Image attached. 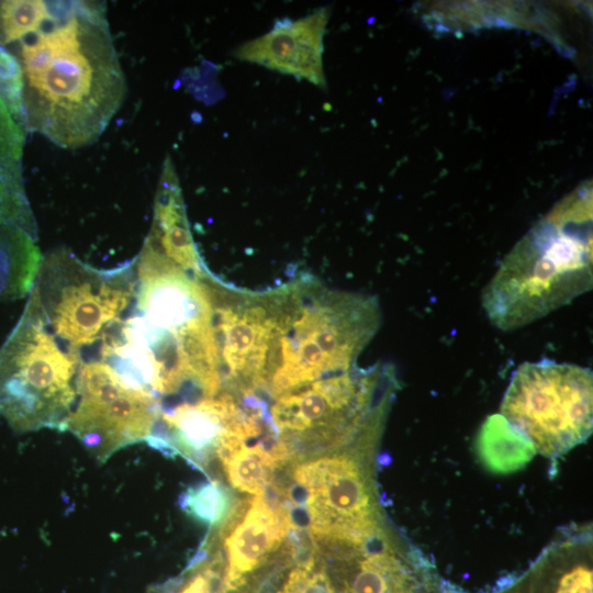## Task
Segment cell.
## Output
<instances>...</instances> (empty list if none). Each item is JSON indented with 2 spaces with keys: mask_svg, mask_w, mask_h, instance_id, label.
I'll list each match as a JSON object with an SVG mask.
<instances>
[{
  "mask_svg": "<svg viewBox=\"0 0 593 593\" xmlns=\"http://www.w3.org/2000/svg\"><path fill=\"white\" fill-rule=\"evenodd\" d=\"M105 13L97 1H45L34 25L3 46L21 69L27 132L80 148L121 108L126 82Z\"/></svg>",
  "mask_w": 593,
  "mask_h": 593,
  "instance_id": "6da1fadb",
  "label": "cell"
},
{
  "mask_svg": "<svg viewBox=\"0 0 593 593\" xmlns=\"http://www.w3.org/2000/svg\"><path fill=\"white\" fill-rule=\"evenodd\" d=\"M591 191H577L541 219L505 256L482 306L501 331L524 327L593 284Z\"/></svg>",
  "mask_w": 593,
  "mask_h": 593,
  "instance_id": "7a4b0ae2",
  "label": "cell"
},
{
  "mask_svg": "<svg viewBox=\"0 0 593 593\" xmlns=\"http://www.w3.org/2000/svg\"><path fill=\"white\" fill-rule=\"evenodd\" d=\"M82 363L49 328L36 292L0 347V415L19 433L61 430L77 399Z\"/></svg>",
  "mask_w": 593,
  "mask_h": 593,
  "instance_id": "3957f363",
  "label": "cell"
},
{
  "mask_svg": "<svg viewBox=\"0 0 593 593\" xmlns=\"http://www.w3.org/2000/svg\"><path fill=\"white\" fill-rule=\"evenodd\" d=\"M501 414L536 451L563 455L592 433V370L548 358L523 362L511 377Z\"/></svg>",
  "mask_w": 593,
  "mask_h": 593,
  "instance_id": "277c9868",
  "label": "cell"
},
{
  "mask_svg": "<svg viewBox=\"0 0 593 593\" xmlns=\"http://www.w3.org/2000/svg\"><path fill=\"white\" fill-rule=\"evenodd\" d=\"M32 289L54 335L80 351L122 320L134 302V261L120 268L97 269L59 248L43 257Z\"/></svg>",
  "mask_w": 593,
  "mask_h": 593,
  "instance_id": "5b68a950",
  "label": "cell"
},
{
  "mask_svg": "<svg viewBox=\"0 0 593 593\" xmlns=\"http://www.w3.org/2000/svg\"><path fill=\"white\" fill-rule=\"evenodd\" d=\"M291 528L305 527L312 542L337 552L363 550L377 534L370 495L358 465L325 456L296 466L282 490Z\"/></svg>",
  "mask_w": 593,
  "mask_h": 593,
  "instance_id": "8992f818",
  "label": "cell"
},
{
  "mask_svg": "<svg viewBox=\"0 0 593 593\" xmlns=\"http://www.w3.org/2000/svg\"><path fill=\"white\" fill-rule=\"evenodd\" d=\"M160 411L159 402L130 383L107 362H82L77 399L63 423L98 461L130 445L147 440Z\"/></svg>",
  "mask_w": 593,
  "mask_h": 593,
  "instance_id": "52a82bcc",
  "label": "cell"
},
{
  "mask_svg": "<svg viewBox=\"0 0 593 593\" xmlns=\"http://www.w3.org/2000/svg\"><path fill=\"white\" fill-rule=\"evenodd\" d=\"M226 527L228 532L224 540L226 566L222 579L221 593L232 592L242 586L246 578L271 552L277 550L291 528V521L284 496L278 486H267L249 502L244 511L238 510Z\"/></svg>",
  "mask_w": 593,
  "mask_h": 593,
  "instance_id": "ba28073f",
  "label": "cell"
},
{
  "mask_svg": "<svg viewBox=\"0 0 593 593\" xmlns=\"http://www.w3.org/2000/svg\"><path fill=\"white\" fill-rule=\"evenodd\" d=\"M328 18L329 9L324 7L296 21L279 20L265 35L237 47L234 55L325 89L323 37Z\"/></svg>",
  "mask_w": 593,
  "mask_h": 593,
  "instance_id": "9c48e42d",
  "label": "cell"
},
{
  "mask_svg": "<svg viewBox=\"0 0 593 593\" xmlns=\"http://www.w3.org/2000/svg\"><path fill=\"white\" fill-rule=\"evenodd\" d=\"M287 452L281 441L243 440L217 458L234 489L258 495L270 485L275 470L287 461Z\"/></svg>",
  "mask_w": 593,
  "mask_h": 593,
  "instance_id": "30bf717a",
  "label": "cell"
},
{
  "mask_svg": "<svg viewBox=\"0 0 593 593\" xmlns=\"http://www.w3.org/2000/svg\"><path fill=\"white\" fill-rule=\"evenodd\" d=\"M42 261L36 239L21 228L0 225V300L29 294Z\"/></svg>",
  "mask_w": 593,
  "mask_h": 593,
  "instance_id": "8fae6325",
  "label": "cell"
},
{
  "mask_svg": "<svg viewBox=\"0 0 593 593\" xmlns=\"http://www.w3.org/2000/svg\"><path fill=\"white\" fill-rule=\"evenodd\" d=\"M342 593H412L413 583L392 552L369 553L342 570Z\"/></svg>",
  "mask_w": 593,
  "mask_h": 593,
  "instance_id": "7c38bea8",
  "label": "cell"
},
{
  "mask_svg": "<svg viewBox=\"0 0 593 593\" xmlns=\"http://www.w3.org/2000/svg\"><path fill=\"white\" fill-rule=\"evenodd\" d=\"M477 451L483 466L497 474L523 469L537 452L526 436L499 415L491 417L482 428Z\"/></svg>",
  "mask_w": 593,
  "mask_h": 593,
  "instance_id": "4fadbf2b",
  "label": "cell"
},
{
  "mask_svg": "<svg viewBox=\"0 0 593 593\" xmlns=\"http://www.w3.org/2000/svg\"><path fill=\"white\" fill-rule=\"evenodd\" d=\"M0 225L23 230L37 240V225L27 200L21 160L0 156Z\"/></svg>",
  "mask_w": 593,
  "mask_h": 593,
  "instance_id": "5bb4252c",
  "label": "cell"
},
{
  "mask_svg": "<svg viewBox=\"0 0 593 593\" xmlns=\"http://www.w3.org/2000/svg\"><path fill=\"white\" fill-rule=\"evenodd\" d=\"M181 508L191 517L216 526L233 513L232 495L217 480L189 488L180 497Z\"/></svg>",
  "mask_w": 593,
  "mask_h": 593,
  "instance_id": "9a60e30c",
  "label": "cell"
},
{
  "mask_svg": "<svg viewBox=\"0 0 593 593\" xmlns=\"http://www.w3.org/2000/svg\"><path fill=\"white\" fill-rule=\"evenodd\" d=\"M22 94L23 81L20 66L15 58L0 46V96L14 119L26 128Z\"/></svg>",
  "mask_w": 593,
  "mask_h": 593,
  "instance_id": "2e32d148",
  "label": "cell"
},
{
  "mask_svg": "<svg viewBox=\"0 0 593 593\" xmlns=\"http://www.w3.org/2000/svg\"><path fill=\"white\" fill-rule=\"evenodd\" d=\"M278 593H337L323 567H317L315 559L299 563L288 574Z\"/></svg>",
  "mask_w": 593,
  "mask_h": 593,
  "instance_id": "e0dca14e",
  "label": "cell"
},
{
  "mask_svg": "<svg viewBox=\"0 0 593 593\" xmlns=\"http://www.w3.org/2000/svg\"><path fill=\"white\" fill-rule=\"evenodd\" d=\"M217 572L212 563L197 562V566L178 579L155 586L148 593H220Z\"/></svg>",
  "mask_w": 593,
  "mask_h": 593,
  "instance_id": "ac0fdd59",
  "label": "cell"
},
{
  "mask_svg": "<svg viewBox=\"0 0 593 593\" xmlns=\"http://www.w3.org/2000/svg\"><path fill=\"white\" fill-rule=\"evenodd\" d=\"M26 128L19 123L0 96V156L21 160Z\"/></svg>",
  "mask_w": 593,
  "mask_h": 593,
  "instance_id": "d6986e66",
  "label": "cell"
},
{
  "mask_svg": "<svg viewBox=\"0 0 593 593\" xmlns=\"http://www.w3.org/2000/svg\"><path fill=\"white\" fill-rule=\"evenodd\" d=\"M556 593H593V573L585 567H577L566 573Z\"/></svg>",
  "mask_w": 593,
  "mask_h": 593,
  "instance_id": "ffe728a7",
  "label": "cell"
}]
</instances>
